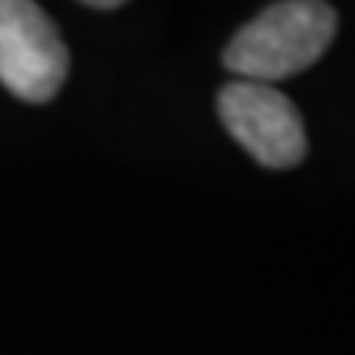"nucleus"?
Returning <instances> with one entry per match:
<instances>
[{"label": "nucleus", "mask_w": 355, "mask_h": 355, "mask_svg": "<svg viewBox=\"0 0 355 355\" xmlns=\"http://www.w3.org/2000/svg\"><path fill=\"white\" fill-rule=\"evenodd\" d=\"M339 17L319 0H283L260 10L224 46V69L243 83L277 86L322 60L336 40Z\"/></svg>", "instance_id": "obj_1"}, {"label": "nucleus", "mask_w": 355, "mask_h": 355, "mask_svg": "<svg viewBox=\"0 0 355 355\" xmlns=\"http://www.w3.org/2000/svg\"><path fill=\"white\" fill-rule=\"evenodd\" d=\"M217 115L243 152L270 171L296 168L309 152L303 115L277 86L234 79L217 92Z\"/></svg>", "instance_id": "obj_2"}, {"label": "nucleus", "mask_w": 355, "mask_h": 355, "mask_svg": "<svg viewBox=\"0 0 355 355\" xmlns=\"http://www.w3.org/2000/svg\"><path fill=\"white\" fill-rule=\"evenodd\" d=\"M69 76V53L46 10L0 0V83L24 102H50Z\"/></svg>", "instance_id": "obj_3"}, {"label": "nucleus", "mask_w": 355, "mask_h": 355, "mask_svg": "<svg viewBox=\"0 0 355 355\" xmlns=\"http://www.w3.org/2000/svg\"><path fill=\"white\" fill-rule=\"evenodd\" d=\"M86 7L89 10H119L122 3H119V0H89Z\"/></svg>", "instance_id": "obj_4"}]
</instances>
